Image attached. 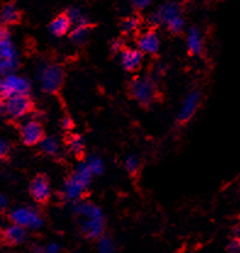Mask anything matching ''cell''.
Instances as JSON below:
<instances>
[{"label":"cell","mask_w":240,"mask_h":253,"mask_svg":"<svg viewBox=\"0 0 240 253\" xmlns=\"http://www.w3.org/2000/svg\"><path fill=\"white\" fill-rule=\"evenodd\" d=\"M139 26H141V18L138 16H129L121 23V31L126 36H131V34H134L138 31Z\"/></svg>","instance_id":"44dd1931"},{"label":"cell","mask_w":240,"mask_h":253,"mask_svg":"<svg viewBox=\"0 0 240 253\" xmlns=\"http://www.w3.org/2000/svg\"><path fill=\"white\" fill-rule=\"evenodd\" d=\"M39 145H41L42 151L46 155H49V156H55L60 151L59 141L52 138V136H44L43 140L39 142Z\"/></svg>","instance_id":"ffe728a7"},{"label":"cell","mask_w":240,"mask_h":253,"mask_svg":"<svg viewBox=\"0 0 240 253\" xmlns=\"http://www.w3.org/2000/svg\"><path fill=\"white\" fill-rule=\"evenodd\" d=\"M227 251L233 253L240 252V237L234 236V239H232L231 241L228 242V245H227Z\"/></svg>","instance_id":"f1b7e54d"},{"label":"cell","mask_w":240,"mask_h":253,"mask_svg":"<svg viewBox=\"0 0 240 253\" xmlns=\"http://www.w3.org/2000/svg\"><path fill=\"white\" fill-rule=\"evenodd\" d=\"M73 25L71 22L70 17L67 14L57 15L54 20L50 22L49 31L52 36L55 37H64L67 33H70L72 30Z\"/></svg>","instance_id":"2e32d148"},{"label":"cell","mask_w":240,"mask_h":253,"mask_svg":"<svg viewBox=\"0 0 240 253\" xmlns=\"http://www.w3.org/2000/svg\"><path fill=\"white\" fill-rule=\"evenodd\" d=\"M234 236L237 237H240V224L236 226V229H234Z\"/></svg>","instance_id":"f35d334b"},{"label":"cell","mask_w":240,"mask_h":253,"mask_svg":"<svg viewBox=\"0 0 240 253\" xmlns=\"http://www.w3.org/2000/svg\"><path fill=\"white\" fill-rule=\"evenodd\" d=\"M138 47L147 55H156L160 49L159 34L154 30H150L142 34L138 41Z\"/></svg>","instance_id":"4fadbf2b"},{"label":"cell","mask_w":240,"mask_h":253,"mask_svg":"<svg viewBox=\"0 0 240 253\" xmlns=\"http://www.w3.org/2000/svg\"><path fill=\"white\" fill-rule=\"evenodd\" d=\"M66 14L68 15V17H70L71 22H72L73 26L86 25V23H88V20H87L86 15L82 12V10L77 9V7H70Z\"/></svg>","instance_id":"d4e9b609"},{"label":"cell","mask_w":240,"mask_h":253,"mask_svg":"<svg viewBox=\"0 0 240 253\" xmlns=\"http://www.w3.org/2000/svg\"><path fill=\"white\" fill-rule=\"evenodd\" d=\"M88 188V184L82 181L76 174L72 173L65 180L61 189V195L65 200H67V201L78 202L81 201L82 197L84 196V194H86Z\"/></svg>","instance_id":"52a82bcc"},{"label":"cell","mask_w":240,"mask_h":253,"mask_svg":"<svg viewBox=\"0 0 240 253\" xmlns=\"http://www.w3.org/2000/svg\"><path fill=\"white\" fill-rule=\"evenodd\" d=\"M120 60L123 68L128 72H136L143 65L144 52L141 49L133 47H123L120 52Z\"/></svg>","instance_id":"7c38bea8"},{"label":"cell","mask_w":240,"mask_h":253,"mask_svg":"<svg viewBox=\"0 0 240 253\" xmlns=\"http://www.w3.org/2000/svg\"><path fill=\"white\" fill-rule=\"evenodd\" d=\"M129 94L142 106H150L157 99V88L154 79L146 76H137L129 83Z\"/></svg>","instance_id":"3957f363"},{"label":"cell","mask_w":240,"mask_h":253,"mask_svg":"<svg viewBox=\"0 0 240 253\" xmlns=\"http://www.w3.org/2000/svg\"><path fill=\"white\" fill-rule=\"evenodd\" d=\"M17 59H1L0 57V76L5 77L7 75H11L17 68Z\"/></svg>","instance_id":"cb8c5ba5"},{"label":"cell","mask_w":240,"mask_h":253,"mask_svg":"<svg viewBox=\"0 0 240 253\" xmlns=\"http://www.w3.org/2000/svg\"><path fill=\"white\" fill-rule=\"evenodd\" d=\"M91 32L92 27L89 26V23L73 26L72 30H71V41L75 44H77V45H82V44H84L88 41Z\"/></svg>","instance_id":"ac0fdd59"},{"label":"cell","mask_w":240,"mask_h":253,"mask_svg":"<svg viewBox=\"0 0 240 253\" xmlns=\"http://www.w3.org/2000/svg\"><path fill=\"white\" fill-rule=\"evenodd\" d=\"M86 163L88 165V167L91 168V170L93 172L94 175H101V174L104 173V161L101 160V157L97 156V155H91V156H88Z\"/></svg>","instance_id":"603a6c76"},{"label":"cell","mask_w":240,"mask_h":253,"mask_svg":"<svg viewBox=\"0 0 240 253\" xmlns=\"http://www.w3.org/2000/svg\"><path fill=\"white\" fill-rule=\"evenodd\" d=\"M7 152H9V145H7L6 141L0 138V158L6 156Z\"/></svg>","instance_id":"1f68e13d"},{"label":"cell","mask_w":240,"mask_h":253,"mask_svg":"<svg viewBox=\"0 0 240 253\" xmlns=\"http://www.w3.org/2000/svg\"><path fill=\"white\" fill-rule=\"evenodd\" d=\"M44 249V252H48V253H56L59 252L60 250V246L59 244H55V242H51V244H48L46 247H43Z\"/></svg>","instance_id":"4dcf8cb0"},{"label":"cell","mask_w":240,"mask_h":253,"mask_svg":"<svg viewBox=\"0 0 240 253\" xmlns=\"http://www.w3.org/2000/svg\"><path fill=\"white\" fill-rule=\"evenodd\" d=\"M115 244L110 237L107 236H100L97 239V250L102 253H110L115 251Z\"/></svg>","instance_id":"83f0119b"},{"label":"cell","mask_w":240,"mask_h":253,"mask_svg":"<svg viewBox=\"0 0 240 253\" xmlns=\"http://www.w3.org/2000/svg\"><path fill=\"white\" fill-rule=\"evenodd\" d=\"M27 229L16 223H12L2 231V237L10 245H21L27 240Z\"/></svg>","instance_id":"9a60e30c"},{"label":"cell","mask_w":240,"mask_h":253,"mask_svg":"<svg viewBox=\"0 0 240 253\" xmlns=\"http://www.w3.org/2000/svg\"><path fill=\"white\" fill-rule=\"evenodd\" d=\"M7 204H9V200L5 195L0 194V210H4V208L7 207Z\"/></svg>","instance_id":"e575fe53"},{"label":"cell","mask_w":240,"mask_h":253,"mask_svg":"<svg viewBox=\"0 0 240 253\" xmlns=\"http://www.w3.org/2000/svg\"><path fill=\"white\" fill-rule=\"evenodd\" d=\"M125 167L129 174L136 175V174H138L139 168H141V161L134 155H129L125 161Z\"/></svg>","instance_id":"4316f807"},{"label":"cell","mask_w":240,"mask_h":253,"mask_svg":"<svg viewBox=\"0 0 240 253\" xmlns=\"http://www.w3.org/2000/svg\"><path fill=\"white\" fill-rule=\"evenodd\" d=\"M0 57L1 59H17V51L9 37L0 39Z\"/></svg>","instance_id":"d6986e66"},{"label":"cell","mask_w":240,"mask_h":253,"mask_svg":"<svg viewBox=\"0 0 240 253\" xmlns=\"http://www.w3.org/2000/svg\"><path fill=\"white\" fill-rule=\"evenodd\" d=\"M0 99H6V93H5L4 84L1 81H0Z\"/></svg>","instance_id":"8d00e7d4"},{"label":"cell","mask_w":240,"mask_h":253,"mask_svg":"<svg viewBox=\"0 0 240 253\" xmlns=\"http://www.w3.org/2000/svg\"><path fill=\"white\" fill-rule=\"evenodd\" d=\"M167 30L171 32L172 34H181L182 32L184 31V27H186V22H184V18L181 16H177V17L171 20L170 22L166 25Z\"/></svg>","instance_id":"484cf974"},{"label":"cell","mask_w":240,"mask_h":253,"mask_svg":"<svg viewBox=\"0 0 240 253\" xmlns=\"http://www.w3.org/2000/svg\"><path fill=\"white\" fill-rule=\"evenodd\" d=\"M1 82L4 84L6 97L16 94H28L31 90L30 81L25 77L14 75V73L5 76Z\"/></svg>","instance_id":"8fae6325"},{"label":"cell","mask_w":240,"mask_h":253,"mask_svg":"<svg viewBox=\"0 0 240 253\" xmlns=\"http://www.w3.org/2000/svg\"><path fill=\"white\" fill-rule=\"evenodd\" d=\"M44 129L42 123L37 120H28L21 126V140L27 146L39 144L44 138Z\"/></svg>","instance_id":"9c48e42d"},{"label":"cell","mask_w":240,"mask_h":253,"mask_svg":"<svg viewBox=\"0 0 240 253\" xmlns=\"http://www.w3.org/2000/svg\"><path fill=\"white\" fill-rule=\"evenodd\" d=\"M0 160H1V158H0Z\"/></svg>","instance_id":"ab89813d"},{"label":"cell","mask_w":240,"mask_h":253,"mask_svg":"<svg viewBox=\"0 0 240 253\" xmlns=\"http://www.w3.org/2000/svg\"><path fill=\"white\" fill-rule=\"evenodd\" d=\"M187 47L191 55L197 56L204 51V37L197 27H191L187 33Z\"/></svg>","instance_id":"5bb4252c"},{"label":"cell","mask_w":240,"mask_h":253,"mask_svg":"<svg viewBox=\"0 0 240 253\" xmlns=\"http://www.w3.org/2000/svg\"><path fill=\"white\" fill-rule=\"evenodd\" d=\"M123 44L122 42L120 41V39H116V41H113L111 43V50L113 52H121V50L123 49Z\"/></svg>","instance_id":"d6a6232c"},{"label":"cell","mask_w":240,"mask_h":253,"mask_svg":"<svg viewBox=\"0 0 240 253\" xmlns=\"http://www.w3.org/2000/svg\"><path fill=\"white\" fill-rule=\"evenodd\" d=\"M0 113H5V99H0Z\"/></svg>","instance_id":"74e56055"},{"label":"cell","mask_w":240,"mask_h":253,"mask_svg":"<svg viewBox=\"0 0 240 253\" xmlns=\"http://www.w3.org/2000/svg\"><path fill=\"white\" fill-rule=\"evenodd\" d=\"M182 15L181 5L176 1H166L161 4L151 15L150 22L154 25H167L171 20Z\"/></svg>","instance_id":"ba28073f"},{"label":"cell","mask_w":240,"mask_h":253,"mask_svg":"<svg viewBox=\"0 0 240 253\" xmlns=\"http://www.w3.org/2000/svg\"><path fill=\"white\" fill-rule=\"evenodd\" d=\"M67 146L70 151L75 154L76 156H82L84 154V140L81 135L72 134V135L68 136Z\"/></svg>","instance_id":"7402d4cb"},{"label":"cell","mask_w":240,"mask_h":253,"mask_svg":"<svg viewBox=\"0 0 240 253\" xmlns=\"http://www.w3.org/2000/svg\"><path fill=\"white\" fill-rule=\"evenodd\" d=\"M12 223L25 226L30 230H38L43 226V218L41 213L32 207H18L15 208L10 214Z\"/></svg>","instance_id":"277c9868"},{"label":"cell","mask_w":240,"mask_h":253,"mask_svg":"<svg viewBox=\"0 0 240 253\" xmlns=\"http://www.w3.org/2000/svg\"><path fill=\"white\" fill-rule=\"evenodd\" d=\"M78 226L82 235L87 239H99L105 230V215L101 208L92 202H77L75 207Z\"/></svg>","instance_id":"6da1fadb"},{"label":"cell","mask_w":240,"mask_h":253,"mask_svg":"<svg viewBox=\"0 0 240 253\" xmlns=\"http://www.w3.org/2000/svg\"><path fill=\"white\" fill-rule=\"evenodd\" d=\"M61 126L64 129H71L73 126V122L68 116H65L61 121Z\"/></svg>","instance_id":"836d02e7"},{"label":"cell","mask_w":240,"mask_h":253,"mask_svg":"<svg viewBox=\"0 0 240 253\" xmlns=\"http://www.w3.org/2000/svg\"><path fill=\"white\" fill-rule=\"evenodd\" d=\"M38 81L44 93H59L65 81L64 68L57 63H44L38 68Z\"/></svg>","instance_id":"7a4b0ae2"},{"label":"cell","mask_w":240,"mask_h":253,"mask_svg":"<svg viewBox=\"0 0 240 253\" xmlns=\"http://www.w3.org/2000/svg\"><path fill=\"white\" fill-rule=\"evenodd\" d=\"M33 109V102L28 94H16L5 99V113L9 117L18 120L25 117Z\"/></svg>","instance_id":"5b68a950"},{"label":"cell","mask_w":240,"mask_h":253,"mask_svg":"<svg viewBox=\"0 0 240 253\" xmlns=\"http://www.w3.org/2000/svg\"><path fill=\"white\" fill-rule=\"evenodd\" d=\"M5 37H9V33H7L6 28H5L4 26L0 25V39L5 38Z\"/></svg>","instance_id":"d590c367"},{"label":"cell","mask_w":240,"mask_h":253,"mask_svg":"<svg viewBox=\"0 0 240 253\" xmlns=\"http://www.w3.org/2000/svg\"><path fill=\"white\" fill-rule=\"evenodd\" d=\"M30 194L34 201L38 202V204H46V202H48L50 196H51V186H50L48 176L43 175V174L37 175L31 181Z\"/></svg>","instance_id":"30bf717a"},{"label":"cell","mask_w":240,"mask_h":253,"mask_svg":"<svg viewBox=\"0 0 240 253\" xmlns=\"http://www.w3.org/2000/svg\"><path fill=\"white\" fill-rule=\"evenodd\" d=\"M200 102H201V93L199 90L195 89V90H192L191 93L187 94L184 100L182 101L181 107H179L177 121L182 125L188 123L199 110Z\"/></svg>","instance_id":"8992f818"},{"label":"cell","mask_w":240,"mask_h":253,"mask_svg":"<svg viewBox=\"0 0 240 253\" xmlns=\"http://www.w3.org/2000/svg\"><path fill=\"white\" fill-rule=\"evenodd\" d=\"M0 20L2 25L12 26L16 25L21 20V12L16 4L14 2H6L2 6L1 12H0Z\"/></svg>","instance_id":"e0dca14e"},{"label":"cell","mask_w":240,"mask_h":253,"mask_svg":"<svg viewBox=\"0 0 240 253\" xmlns=\"http://www.w3.org/2000/svg\"><path fill=\"white\" fill-rule=\"evenodd\" d=\"M129 2H131L136 9L142 10L149 6V5L152 2V0H129Z\"/></svg>","instance_id":"f546056e"}]
</instances>
